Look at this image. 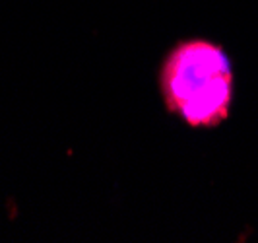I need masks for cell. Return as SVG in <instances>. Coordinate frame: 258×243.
I'll return each instance as SVG.
<instances>
[{"mask_svg": "<svg viewBox=\"0 0 258 243\" xmlns=\"http://www.w3.org/2000/svg\"><path fill=\"white\" fill-rule=\"evenodd\" d=\"M159 91L165 109L184 125L220 127L231 113L235 95L231 59L210 39H182L161 63Z\"/></svg>", "mask_w": 258, "mask_h": 243, "instance_id": "1", "label": "cell"}]
</instances>
